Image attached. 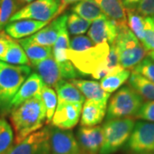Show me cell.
I'll use <instances>...</instances> for the list:
<instances>
[{"instance_id": "1", "label": "cell", "mask_w": 154, "mask_h": 154, "mask_svg": "<svg viewBox=\"0 0 154 154\" xmlns=\"http://www.w3.org/2000/svg\"><path fill=\"white\" fill-rule=\"evenodd\" d=\"M15 143H19L28 135L44 128L46 115L40 95L35 96L12 108L10 111Z\"/></svg>"}, {"instance_id": "2", "label": "cell", "mask_w": 154, "mask_h": 154, "mask_svg": "<svg viewBox=\"0 0 154 154\" xmlns=\"http://www.w3.org/2000/svg\"><path fill=\"white\" fill-rule=\"evenodd\" d=\"M110 52V45L101 43L83 51H67V58L73 63L82 76L91 75L101 80L107 75L105 67Z\"/></svg>"}, {"instance_id": "3", "label": "cell", "mask_w": 154, "mask_h": 154, "mask_svg": "<svg viewBox=\"0 0 154 154\" xmlns=\"http://www.w3.org/2000/svg\"><path fill=\"white\" fill-rule=\"evenodd\" d=\"M32 73L30 65H13L0 61V113H9L11 101Z\"/></svg>"}, {"instance_id": "4", "label": "cell", "mask_w": 154, "mask_h": 154, "mask_svg": "<svg viewBox=\"0 0 154 154\" xmlns=\"http://www.w3.org/2000/svg\"><path fill=\"white\" fill-rule=\"evenodd\" d=\"M114 44L118 52L120 65L128 70L133 69L147 54L141 42L127 24L119 25V32Z\"/></svg>"}, {"instance_id": "5", "label": "cell", "mask_w": 154, "mask_h": 154, "mask_svg": "<svg viewBox=\"0 0 154 154\" xmlns=\"http://www.w3.org/2000/svg\"><path fill=\"white\" fill-rule=\"evenodd\" d=\"M143 102L130 86L122 87L108 101L106 121L135 116Z\"/></svg>"}, {"instance_id": "6", "label": "cell", "mask_w": 154, "mask_h": 154, "mask_svg": "<svg viewBox=\"0 0 154 154\" xmlns=\"http://www.w3.org/2000/svg\"><path fill=\"white\" fill-rule=\"evenodd\" d=\"M134 118L113 119L105 122L103 128V143L99 154H113L124 146L133 131Z\"/></svg>"}, {"instance_id": "7", "label": "cell", "mask_w": 154, "mask_h": 154, "mask_svg": "<svg viewBox=\"0 0 154 154\" xmlns=\"http://www.w3.org/2000/svg\"><path fill=\"white\" fill-rule=\"evenodd\" d=\"M60 6L61 0H35L16 12L10 22L23 19L50 22L51 19L58 17Z\"/></svg>"}, {"instance_id": "8", "label": "cell", "mask_w": 154, "mask_h": 154, "mask_svg": "<svg viewBox=\"0 0 154 154\" xmlns=\"http://www.w3.org/2000/svg\"><path fill=\"white\" fill-rule=\"evenodd\" d=\"M126 149L133 154L154 151V122L140 120L134 123Z\"/></svg>"}, {"instance_id": "9", "label": "cell", "mask_w": 154, "mask_h": 154, "mask_svg": "<svg viewBox=\"0 0 154 154\" xmlns=\"http://www.w3.org/2000/svg\"><path fill=\"white\" fill-rule=\"evenodd\" d=\"M5 154H51L50 127H44L15 143Z\"/></svg>"}, {"instance_id": "10", "label": "cell", "mask_w": 154, "mask_h": 154, "mask_svg": "<svg viewBox=\"0 0 154 154\" xmlns=\"http://www.w3.org/2000/svg\"><path fill=\"white\" fill-rule=\"evenodd\" d=\"M82 109V104L57 101V105L51 125L62 130H69L74 128L78 124L81 118Z\"/></svg>"}, {"instance_id": "11", "label": "cell", "mask_w": 154, "mask_h": 154, "mask_svg": "<svg viewBox=\"0 0 154 154\" xmlns=\"http://www.w3.org/2000/svg\"><path fill=\"white\" fill-rule=\"evenodd\" d=\"M119 32V25L114 21L103 16L91 23L88 35L95 45L108 43L112 45L116 41Z\"/></svg>"}, {"instance_id": "12", "label": "cell", "mask_w": 154, "mask_h": 154, "mask_svg": "<svg viewBox=\"0 0 154 154\" xmlns=\"http://www.w3.org/2000/svg\"><path fill=\"white\" fill-rule=\"evenodd\" d=\"M51 154H82L76 138L69 130L50 127Z\"/></svg>"}, {"instance_id": "13", "label": "cell", "mask_w": 154, "mask_h": 154, "mask_svg": "<svg viewBox=\"0 0 154 154\" xmlns=\"http://www.w3.org/2000/svg\"><path fill=\"white\" fill-rule=\"evenodd\" d=\"M75 138L82 154H99L103 143L102 126L80 127Z\"/></svg>"}, {"instance_id": "14", "label": "cell", "mask_w": 154, "mask_h": 154, "mask_svg": "<svg viewBox=\"0 0 154 154\" xmlns=\"http://www.w3.org/2000/svg\"><path fill=\"white\" fill-rule=\"evenodd\" d=\"M108 102L86 99L81 113V127L98 126L106 116Z\"/></svg>"}, {"instance_id": "15", "label": "cell", "mask_w": 154, "mask_h": 154, "mask_svg": "<svg viewBox=\"0 0 154 154\" xmlns=\"http://www.w3.org/2000/svg\"><path fill=\"white\" fill-rule=\"evenodd\" d=\"M31 66L34 69L38 76L41 78L45 86L56 89L60 83L64 81L61 75L59 65L53 57V56Z\"/></svg>"}, {"instance_id": "16", "label": "cell", "mask_w": 154, "mask_h": 154, "mask_svg": "<svg viewBox=\"0 0 154 154\" xmlns=\"http://www.w3.org/2000/svg\"><path fill=\"white\" fill-rule=\"evenodd\" d=\"M67 18L68 14L57 17L52 22H50L45 27L28 38L36 44L51 47L55 44L61 28L66 25Z\"/></svg>"}, {"instance_id": "17", "label": "cell", "mask_w": 154, "mask_h": 154, "mask_svg": "<svg viewBox=\"0 0 154 154\" xmlns=\"http://www.w3.org/2000/svg\"><path fill=\"white\" fill-rule=\"evenodd\" d=\"M44 86V82L38 74L36 72L31 73L14 96L11 101V109L35 96L40 95Z\"/></svg>"}, {"instance_id": "18", "label": "cell", "mask_w": 154, "mask_h": 154, "mask_svg": "<svg viewBox=\"0 0 154 154\" xmlns=\"http://www.w3.org/2000/svg\"><path fill=\"white\" fill-rule=\"evenodd\" d=\"M48 23V22H40L30 19L18 20L9 22L5 28V31L14 39H22L32 36L41 28L45 27Z\"/></svg>"}, {"instance_id": "19", "label": "cell", "mask_w": 154, "mask_h": 154, "mask_svg": "<svg viewBox=\"0 0 154 154\" xmlns=\"http://www.w3.org/2000/svg\"><path fill=\"white\" fill-rule=\"evenodd\" d=\"M73 83L77 89L83 94L86 99L98 100L103 102H108L110 98V94L105 92L101 88L100 83L95 81L83 80V79H73L69 81Z\"/></svg>"}, {"instance_id": "20", "label": "cell", "mask_w": 154, "mask_h": 154, "mask_svg": "<svg viewBox=\"0 0 154 154\" xmlns=\"http://www.w3.org/2000/svg\"><path fill=\"white\" fill-rule=\"evenodd\" d=\"M105 17L118 25L127 24V12L122 0H94Z\"/></svg>"}, {"instance_id": "21", "label": "cell", "mask_w": 154, "mask_h": 154, "mask_svg": "<svg viewBox=\"0 0 154 154\" xmlns=\"http://www.w3.org/2000/svg\"><path fill=\"white\" fill-rule=\"evenodd\" d=\"M17 41L28 57V60L30 62V66L52 56V48L51 46H45L36 44L28 37L18 39Z\"/></svg>"}, {"instance_id": "22", "label": "cell", "mask_w": 154, "mask_h": 154, "mask_svg": "<svg viewBox=\"0 0 154 154\" xmlns=\"http://www.w3.org/2000/svg\"><path fill=\"white\" fill-rule=\"evenodd\" d=\"M130 75V70L123 69L122 66L116 67L100 80V86L105 92L109 94L114 93L128 81Z\"/></svg>"}, {"instance_id": "23", "label": "cell", "mask_w": 154, "mask_h": 154, "mask_svg": "<svg viewBox=\"0 0 154 154\" xmlns=\"http://www.w3.org/2000/svg\"><path fill=\"white\" fill-rule=\"evenodd\" d=\"M128 86H130L144 101H154V82L132 72L128 79Z\"/></svg>"}, {"instance_id": "24", "label": "cell", "mask_w": 154, "mask_h": 154, "mask_svg": "<svg viewBox=\"0 0 154 154\" xmlns=\"http://www.w3.org/2000/svg\"><path fill=\"white\" fill-rule=\"evenodd\" d=\"M0 61L13 65H30V62L24 50L14 38L9 43L4 55L0 57Z\"/></svg>"}, {"instance_id": "25", "label": "cell", "mask_w": 154, "mask_h": 154, "mask_svg": "<svg viewBox=\"0 0 154 154\" xmlns=\"http://www.w3.org/2000/svg\"><path fill=\"white\" fill-rule=\"evenodd\" d=\"M71 11L73 13L91 22L105 16L94 0H82L74 5Z\"/></svg>"}, {"instance_id": "26", "label": "cell", "mask_w": 154, "mask_h": 154, "mask_svg": "<svg viewBox=\"0 0 154 154\" xmlns=\"http://www.w3.org/2000/svg\"><path fill=\"white\" fill-rule=\"evenodd\" d=\"M56 93L57 95V101L82 104L85 102V97L71 82L63 81L56 88Z\"/></svg>"}, {"instance_id": "27", "label": "cell", "mask_w": 154, "mask_h": 154, "mask_svg": "<svg viewBox=\"0 0 154 154\" xmlns=\"http://www.w3.org/2000/svg\"><path fill=\"white\" fill-rule=\"evenodd\" d=\"M69 33L67 29V25L61 28L59 34L56 40L55 44L52 45V56L57 63H63L68 60L67 51L69 49Z\"/></svg>"}, {"instance_id": "28", "label": "cell", "mask_w": 154, "mask_h": 154, "mask_svg": "<svg viewBox=\"0 0 154 154\" xmlns=\"http://www.w3.org/2000/svg\"><path fill=\"white\" fill-rule=\"evenodd\" d=\"M127 12V25L136 38L142 42L145 37L146 17L140 15L135 10H128Z\"/></svg>"}, {"instance_id": "29", "label": "cell", "mask_w": 154, "mask_h": 154, "mask_svg": "<svg viewBox=\"0 0 154 154\" xmlns=\"http://www.w3.org/2000/svg\"><path fill=\"white\" fill-rule=\"evenodd\" d=\"M40 98L42 99L45 115H46V124H51V119L55 113L56 108L57 105V95L53 88L45 85L40 94Z\"/></svg>"}, {"instance_id": "30", "label": "cell", "mask_w": 154, "mask_h": 154, "mask_svg": "<svg viewBox=\"0 0 154 154\" xmlns=\"http://www.w3.org/2000/svg\"><path fill=\"white\" fill-rule=\"evenodd\" d=\"M92 22L83 19L81 17L75 13L68 14L67 18V29L69 34L71 35H82L86 32H88V29L91 26Z\"/></svg>"}, {"instance_id": "31", "label": "cell", "mask_w": 154, "mask_h": 154, "mask_svg": "<svg viewBox=\"0 0 154 154\" xmlns=\"http://www.w3.org/2000/svg\"><path fill=\"white\" fill-rule=\"evenodd\" d=\"M15 140L11 125L4 118H0V154H5Z\"/></svg>"}, {"instance_id": "32", "label": "cell", "mask_w": 154, "mask_h": 154, "mask_svg": "<svg viewBox=\"0 0 154 154\" xmlns=\"http://www.w3.org/2000/svg\"><path fill=\"white\" fill-rule=\"evenodd\" d=\"M17 0H0V30L5 28L12 16L20 10Z\"/></svg>"}, {"instance_id": "33", "label": "cell", "mask_w": 154, "mask_h": 154, "mask_svg": "<svg viewBox=\"0 0 154 154\" xmlns=\"http://www.w3.org/2000/svg\"><path fill=\"white\" fill-rule=\"evenodd\" d=\"M154 82V62L150 57H145L133 69V71Z\"/></svg>"}, {"instance_id": "34", "label": "cell", "mask_w": 154, "mask_h": 154, "mask_svg": "<svg viewBox=\"0 0 154 154\" xmlns=\"http://www.w3.org/2000/svg\"><path fill=\"white\" fill-rule=\"evenodd\" d=\"M141 44L147 53L154 51V22L151 17H146L145 37Z\"/></svg>"}, {"instance_id": "35", "label": "cell", "mask_w": 154, "mask_h": 154, "mask_svg": "<svg viewBox=\"0 0 154 154\" xmlns=\"http://www.w3.org/2000/svg\"><path fill=\"white\" fill-rule=\"evenodd\" d=\"M94 41L88 36L75 35L69 40V49L75 51H83L94 46Z\"/></svg>"}, {"instance_id": "36", "label": "cell", "mask_w": 154, "mask_h": 154, "mask_svg": "<svg viewBox=\"0 0 154 154\" xmlns=\"http://www.w3.org/2000/svg\"><path fill=\"white\" fill-rule=\"evenodd\" d=\"M57 63L59 65L62 78L64 81L79 79L80 77L82 76V74L77 70L75 67L73 65V63L69 60H67L63 63Z\"/></svg>"}, {"instance_id": "37", "label": "cell", "mask_w": 154, "mask_h": 154, "mask_svg": "<svg viewBox=\"0 0 154 154\" xmlns=\"http://www.w3.org/2000/svg\"><path fill=\"white\" fill-rule=\"evenodd\" d=\"M134 117L144 121L154 122V101L143 103Z\"/></svg>"}, {"instance_id": "38", "label": "cell", "mask_w": 154, "mask_h": 154, "mask_svg": "<svg viewBox=\"0 0 154 154\" xmlns=\"http://www.w3.org/2000/svg\"><path fill=\"white\" fill-rule=\"evenodd\" d=\"M135 11L143 17H154V0H141Z\"/></svg>"}, {"instance_id": "39", "label": "cell", "mask_w": 154, "mask_h": 154, "mask_svg": "<svg viewBox=\"0 0 154 154\" xmlns=\"http://www.w3.org/2000/svg\"><path fill=\"white\" fill-rule=\"evenodd\" d=\"M11 39L12 38L5 33V31L0 30V57L4 55V53L5 52L7 46Z\"/></svg>"}, {"instance_id": "40", "label": "cell", "mask_w": 154, "mask_h": 154, "mask_svg": "<svg viewBox=\"0 0 154 154\" xmlns=\"http://www.w3.org/2000/svg\"><path fill=\"white\" fill-rule=\"evenodd\" d=\"M141 0H122V5L125 7L126 11L128 10H135L137 7L138 4L140 2Z\"/></svg>"}, {"instance_id": "41", "label": "cell", "mask_w": 154, "mask_h": 154, "mask_svg": "<svg viewBox=\"0 0 154 154\" xmlns=\"http://www.w3.org/2000/svg\"><path fill=\"white\" fill-rule=\"evenodd\" d=\"M82 0H61V6L59 8V11H58V15L62 14L63 11H65V9L67 8V6L70 5H75L76 3L80 2Z\"/></svg>"}, {"instance_id": "42", "label": "cell", "mask_w": 154, "mask_h": 154, "mask_svg": "<svg viewBox=\"0 0 154 154\" xmlns=\"http://www.w3.org/2000/svg\"><path fill=\"white\" fill-rule=\"evenodd\" d=\"M17 1H18L19 5L21 6H25L27 5H28V4L33 2V1H35V0H17Z\"/></svg>"}, {"instance_id": "43", "label": "cell", "mask_w": 154, "mask_h": 154, "mask_svg": "<svg viewBox=\"0 0 154 154\" xmlns=\"http://www.w3.org/2000/svg\"><path fill=\"white\" fill-rule=\"evenodd\" d=\"M147 54H148V57H150V58L154 62V51H150V52H148Z\"/></svg>"}, {"instance_id": "44", "label": "cell", "mask_w": 154, "mask_h": 154, "mask_svg": "<svg viewBox=\"0 0 154 154\" xmlns=\"http://www.w3.org/2000/svg\"><path fill=\"white\" fill-rule=\"evenodd\" d=\"M137 154H152V153H151V152H146V153H137Z\"/></svg>"}, {"instance_id": "45", "label": "cell", "mask_w": 154, "mask_h": 154, "mask_svg": "<svg viewBox=\"0 0 154 154\" xmlns=\"http://www.w3.org/2000/svg\"><path fill=\"white\" fill-rule=\"evenodd\" d=\"M152 18V20H153V22H154V17H151Z\"/></svg>"}]
</instances>
